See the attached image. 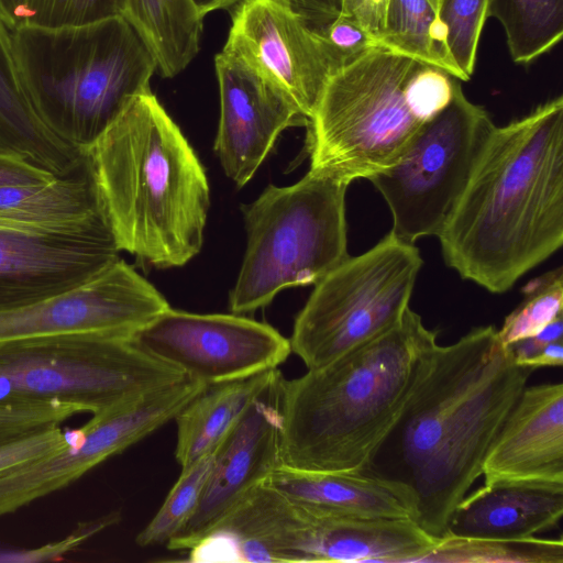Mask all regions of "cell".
<instances>
[{
  "instance_id": "e575fe53",
  "label": "cell",
  "mask_w": 563,
  "mask_h": 563,
  "mask_svg": "<svg viewBox=\"0 0 563 563\" xmlns=\"http://www.w3.org/2000/svg\"><path fill=\"white\" fill-rule=\"evenodd\" d=\"M318 32L350 60L366 49L378 46L358 24L342 15Z\"/></svg>"
},
{
  "instance_id": "74e56055",
  "label": "cell",
  "mask_w": 563,
  "mask_h": 563,
  "mask_svg": "<svg viewBox=\"0 0 563 563\" xmlns=\"http://www.w3.org/2000/svg\"><path fill=\"white\" fill-rule=\"evenodd\" d=\"M312 29L320 31L331 24L341 12L342 0H285Z\"/></svg>"
},
{
  "instance_id": "5bb4252c",
  "label": "cell",
  "mask_w": 563,
  "mask_h": 563,
  "mask_svg": "<svg viewBox=\"0 0 563 563\" xmlns=\"http://www.w3.org/2000/svg\"><path fill=\"white\" fill-rule=\"evenodd\" d=\"M120 252L107 221L65 230L0 213V306L78 286L119 260Z\"/></svg>"
},
{
  "instance_id": "4dcf8cb0",
  "label": "cell",
  "mask_w": 563,
  "mask_h": 563,
  "mask_svg": "<svg viewBox=\"0 0 563 563\" xmlns=\"http://www.w3.org/2000/svg\"><path fill=\"white\" fill-rule=\"evenodd\" d=\"M125 0H25L26 23L43 27L78 26L123 16Z\"/></svg>"
},
{
  "instance_id": "52a82bcc",
  "label": "cell",
  "mask_w": 563,
  "mask_h": 563,
  "mask_svg": "<svg viewBox=\"0 0 563 563\" xmlns=\"http://www.w3.org/2000/svg\"><path fill=\"white\" fill-rule=\"evenodd\" d=\"M347 187L309 169L296 184L269 185L241 207L247 244L229 295L232 313L263 308L285 288L314 285L349 256Z\"/></svg>"
},
{
  "instance_id": "5b68a950",
  "label": "cell",
  "mask_w": 563,
  "mask_h": 563,
  "mask_svg": "<svg viewBox=\"0 0 563 563\" xmlns=\"http://www.w3.org/2000/svg\"><path fill=\"white\" fill-rule=\"evenodd\" d=\"M26 101L38 121L76 148L90 145L139 95L157 63L124 16L11 31Z\"/></svg>"
},
{
  "instance_id": "603a6c76",
  "label": "cell",
  "mask_w": 563,
  "mask_h": 563,
  "mask_svg": "<svg viewBox=\"0 0 563 563\" xmlns=\"http://www.w3.org/2000/svg\"><path fill=\"white\" fill-rule=\"evenodd\" d=\"M0 213L65 230H85L106 221L84 166L43 185L0 187Z\"/></svg>"
},
{
  "instance_id": "ab89813d",
  "label": "cell",
  "mask_w": 563,
  "mask_h": 563,
  "mask_svg": "<svg viewBox=\"0 0 563 563\" xmlns=\"http://www.w3.org/2000/svg\"><path fill=\"white\" fill-rule=\"evenodd\" d=\"M563 364V343L554 341L544 346L539 353L527 360L523 366L534 369L543 366L560 367Z\"/></svg>"
},
{
  "instance_id": "6da1fadb",
  "label": "cell",
  "mask_w": 563,
  "mask_h": 563,
  "mask_svg": "<svg viewBox=\"0 0 563 563\" xmlns=\"http://www.w3.org/2000/svg\"><path fill=\"white\" fill-rule=\"evenodd\" d=\"M534 368L516 363L494 325L422 355L405 407L362 473L406 486L418 526L434 539L450 518Z\"/></svg>"
},
{
  "instance_id": "d6986e66",
  "label": "cell",
  "mask_w": 563,
  "mask_h": 563,
  "mask_svg": "<svg viewBox=\"0 0 563 563\" xmlns=\"http://www.w3.org/2000/svg\"><path fill=\"white\" fill-rule=\"evenodd\" d=\"M563 515V484L494 481L465 495L455 507L448 534L515 540L558 526Z\"/></svg>"
},
{
  "instance_id": "f546056e",
  "label": "cell",
  "mask_w": 563,
  "mask_h": 563,
  "mask_svg": "<svg viewBox=\"0 0 563 563\" xmlns=\"http://www.w3.org/2000/svg\"><path fill=\"white\" fill-rule=\"evenodd\" d=\"M486 11L487 0H440L439 12L446 29L448 48L461 80H468L474 71Z\"/></svg>"
},
{
  "instance_id": "44dd1931",
  "label": "cell",
  "mask_w": 563,
  "mask_h": 563,
  "mask_svg": "<svg viewBox=\"0 0 563 563\" xmlns=\"http://www.w3.org/2000/svg\"><path fill=\"white\" fill-rule=\"evenodd\" d=\"M0 148L66 177L81 168L78 148L45 128L32 112L15 65L11 31L0 18Z\"/></svg>"
},
{
  "instance_id": "9c48e42d",
  "label": "cell",
  "mask_w": 563,
  "mask_h": 563,
  "mask_svg": "<svg viewBox=\"0 0 563 563\" xmlns=\"http://www.w3.org/2000/svg\"><path fill=\"white\" fill-rule=\"evenodd\" d=\"M423 265L419 249L389 232L314 284L295 319L291 352L322 366L399 323Z\"/></svg>"
},
{
  "instance_id": "7a4b0ae2",
  "label": "cell",
  "mask_w": 563,
  "mask_h": 563,
  "mask_svg": "<svg viewBox=\"0 0 563 563\" xmlns=\"http://www.w3.org/2000/svg\"><path fill=\"white\" fill-rule=\"evenodd\" d=\"M445 264L494 294L563 244V97L492 130L438 234Z\"/></svg>"
},
{
  "instance_id": "d590c367",
  "label": "cell",
  "mask_w": 563,
  "mask_h": 563,
  "mask_svg": "<svg viewBox=\"0 0 563 563\" xmlns=\"http://www.w3.org/2000/svg\"><path fill=\"white\" fill-rule=\"evenodd\" d=\"M55 177L22 155L0 148V187L43 185Z\"/></svg>"
},
{
  "instance_id": "ac0fdd59",
  "label": "cell",
  "mask_w": 563,
  "mask_h": 563,
  "mask_svg": "<svg viewBox=\"0 0 563 563\" xmlns=\"http://www.w3.org/2000/svg\"><path fill=\"white\" fill-rule=\"evenodd\" d=\"M484 483L563 484V384L522 390L483 464Z\"/></svg>"
},
{
  "instance_id": "277c9868",
  "label": "cell",
  "mask_w": 563,
  "mask_h": 563,
  "mask_svg": "<svg viewBox=\"0 0 563 563\" xmlns=\"http://www.w3.org/2000/svg\"><path fill=\"white\" fill-rule=\"evenodd\" d=\"M437 336L409 307L399 323L371 341L299 377H283L282 465L365 471L396 424Z\"/></svg>"
},
{
  "instance_id": "4316f807",
  "label": "cell",
  "mask_w": 563,
  "mask_h": 563,
  "mask_svg": "<svg viewBox=\"0 0 563 563\" xmlns=\"http://www.w3.org/2000/svg\"><path fill=\"white\" fill-rule=\"evenodd\" d=\"M420 562L562 563L563 542L536 537L501 540L445 536Z\"/></svg>"
},
{
  "instance_id": "f35d334b",
  "label": "cell",
  "mask_w": 563,
  "mask_h": 563,
  "mask_svg": "<svg viewBox=\"0 0 563 563\" xmlns=\"http://www.w3.org/2000/svg\"><path fill=\"white\" fill-rule=\"evenodd\" d=\"M563 334L562 316L549 323L544 329L532 336H528L509 345L512 356L517 364L523 365L525 362L544 346L554 341H561Z\"/></svg>"
},
{
  "instance_id": "7402d4cb",
  "label": "cell",
  "mask_w": 563,
  "mask_h": 563,
  "mask_svg": "<svg viewBox=\"0 0 563 563\" xmlns=\"http://www.w3.org/2000/svg\"><path fill=\"white\" fill-rule=\"evenodd\" d=\"M278 368L208 385L176 417L175 457L188 467L214 451L252 402L279 376Z\"/></svg>"
},
{
  "instance_id": "9a60e30c",
  "label": "cell",
  "mask_w": 563,
  "mask_h": 563,
  "mask_svg": "<svg viewBox=\"0 0 563 563\" xmlns=\"http://www.w3.org/2000/svg\"><path fill=\"white\" fill-rule=\"evenodd\" d=\"M220 120L214 152L238 186L257 172L279 134L308 119L291 97L255 65L222 49L216 56Z\"/></svg>"
},
{
  "instance_id": "ba28073f",
  "label": "cell",
  "mask_w": 563,
  "mask_h": 563,
  "mask_svg": "<svg viewBox=\"0 0 563 563\" xmlns=\"http://www.w3.org/2000/svg\"><path fill=\"white\" fill-rule=\"evenodd\" d=\"M184 377L129 338L68 333L0 342V404L59 400L96 417Z\"/></svg>"
},
{
  "instance_id": "484cf974",
  "label": "cell",
  "mask_w": 563,
  "mask_h": 563,
  "mask_svg": "<svg viewBox=\"0 0 563 563\" xmlns=\"http://www.w3.org/2000/svg\"><path fill=\"white\" fill-rule=\"evenodd\" d=\"M487 18L504 27L512 60L529 65L563 35V0H487Z\"/></svg>"
},
{
  "instance_id": "2e32d148",
  "label": "cell",
  "mask_w": 563,
  "mask_h": 563,
  "mask_svg": "<svg viewBox=\"0 0 563 563\" xmlns=\"http://www.w3.org/2000/svg\"><path fill=\"white\" fill-rule=\"evenodd\" d=\"M275 379L249 407L216 449L199 503L167 549L189 551L280 462V380Z\"/></svg>"
},
{
  "instance_id": "b9f144b4",
  "label": "cell",
  "mask_w": 563,
  "mask_h": 563,
  "mask_svg": "<svg viewBox=\"0 0 563 563\" xmlns=\"http://www.w3.org/2000/svg\"><path fill=\"white\" fill-rule=\"evenodd\" d=\"M199 11V13L205 18L206 14L219 10L229 8L235 3H239L241 0H191Z\"/></svg>"
},
{
  "instance_id": "7c38bea8",
  "label": "cell",
  "mask_w": 563,
  "mask_h": 563,
  "mask_svg": "<svg viewBox=\"0 0 563 563\" xmlns=\"http://www.w3.org/2000/svg\"><path fill=\"white\" fill-rule=\"evenodd\" d=\"M168 308L165 297L120 257L63 292L0 306V342L68 333L131 339Z\"/></svg>"
},
{
  "instance_id": "8fae6325",
  "label": "cell",
  "mask_w": 563,
  "mask_h": 563,
  "mask_svg": "<svg viewBox=\"0 0 563 563\" xmlns=\"http://www.w3.org/2000/svg\"><path fill=\"white\" fill-rule=\"evenodd\" d=\"M131 340L206 385L278 368L291 353L289 339L267 323L236 313L201 314L170 307Z\"/></svg>"
},
{
  "instance_id": "836d02e7",
  "label": "cell",
  "mask_w": 563,
  "mask_h": 563,
  "mask_svg": "<svg viewBox=\"0 0 563 563\" xmlns=\"http://www.w3.org/2000/svg\"><path fill=\"white\" fill-rule=\"evenodd\" d=\"M120 520V511L108 512L97 519L81 522L67 538L58 542L35 550H27L15 553H1L0 561L33 562L55 560L57 556H62L64 553L79 547L88 538L99 533L108 527L117 525Z\"/></svg>"
},
{
  "instance_id": "1f68e13d",
  "label": "cell",
  "mask_w": 563,
  "mask_h": 563,
  "mask_svg": "<svg viewBox=\"0 0 563 563\" xmlns=\"http://www.w3.org/2000/svg\"><path fill=\"white\" fill-rule=\"evenodd\" d=\"M80 413L75 405L59 400L0 404V443L60 426Z\"/></svg>"
},
{
  "instance_id": "ffe728a7",
  "label": "cell",
  "mask_w": 563,
  "mask_h": 563,
  "mask_svg": "<svg viewBox=\"0 0 563 563\" xmlns=\"http://www.w3.org/2000/svg\"><path fill=\"white\" fill-rule=\"evenodd\" d=\"M264 483L320 512L416 519V501L406 486L362 472H313L280 464Z\"/></svg>"
},
{
  "instance_id": "83f0119b",
  "label": "cell",
  "mask_w": 563,
  "mask_h": 563,
  "mask_svg": "<svg viewBox=\"0 0 563 563\" xmlns=\"http://www.w3.org/2000/svg\"><path fill=\"white\" fill-rule=\"evenodd\" d=\"M214 456L216 450L181 468L178 479L156 515L136 536L135 542L139 547L166 544L183 528L199 503Z\"/></svg>"
},
{
  "instance_id": "4fadbf2b",
  "label": "cell",
  "mask_w": 563,
  "mask_h": 563,
  "mask_svg": "<svg viewBox=\"0 0 563 563\" xmlns=\"http://www.w3.org/2000/svg\"><path fill=\"white\" fill-rule=\"evenodd\" d=\"M223 49L271 77L308 120L331 76L350 62L285 0H241Z\"/></svg>"
},
{
  "instance_id": "3957f363",
  "label": "cell",
  "mask_w": 563,
  "mask_h": 563,
  "mask_svg": "<svg viewBox=\"0 0 563 563\" xmlns=\"http://www.w3.org/2000/svg\"><path fill=\"white\" fill-rule=\"evenodd\" d=\"M79 152L121 251L158 268L183 266L200 252L208 178L151 89Z\"/></svg>"
},
{
  "instance_id": "d4e9b609",
  "label": "cell",
  "mask_w": 563,
  "mask_h": 563,
  "mask_svg": "<svg viewBox=\"0 0 563 563\" xmlns=\"http://www.w3.org/2000/svg\"><path fill=\"white\" fill-rule=\"evenodd\" d=\"M439 10L440 0H390L379 46L441 68L461 80Z\"/></svg>"
},
{
  "instance_id": "8d00e7d4",
  "label": "cell",
  "mask_w": 563,
  "mask_h": 563,
  "mask_svg": "<svg viewBox=\"0 0 563 563\" xmlns=\"http://www.w3.org/2000/svg\"><path fill=\"white\" fill-rule=\"evenodd\" d=\"M390 0H342L340 15L358 24L379 46Z\"/></svg>"
},
{
  "instance_id": "d6a6232c",
  "label": "cell",
  "mask_w": 563,
  "mask_h": 563,
  "mask_svg": "<svg viewBox=\"0 0 563 563\" xmlns=\"http://www.w3.org/2000/svg\"><path fill=\"white\" fill-rule=\"evenodd\" d=\"M68 444V432H65L60 426L0 443V472L59 451Z\"/></svg>"
},
{
  "instance_id": "30bf717a",
  "label": "cell",
  "mask_w": 563,
  "mask_h": 563,
  "mask_svg": "<svg viewBox=\"0 0 563 563\" xmlns=\"http://www.w3.org/2000/svg\"><path fill=\"white\" fill-rule=\"evenodd\" d=\"M494 126L459 81L451 102L420 128L395 164L368 179L390 210V232L413 244L438 236Z\"/></svg>"
},
{
  "instance_id": "f1b7e54d",
  "label": "cell",
  "mask_w": 563,
  "mask_h": 563,
  "mask_svg": "<svg viewBox=\"0 0 563 563\" xmlns=\"http://www.w3.org/2000/svg\"><path fill=\"white\" fill-rule=\"evenodd\" d=\"M525 298L506 318L497 335L505 346L532 336L562 316L563 271L558 267L523 287Z\"/></svg>"
},
{
  "instance_id": "60d3db41",
  "label": "cell",
  "mask_w": 563,
  "mask_h": 563,
  "mask_svg": "<svg viewBox=\"0 0 563 563\" xmlns=\"http://www.w3.org/2000/svg\"><path fill=\"white\" fill-rule=\"evenodd\" d=\"M0 18L10 31L26 23L25 0H0Z\"/></svg>"
},
{
  "instance_id": "e0dca14e",
  "label": "cell",
  "mask_w": 563,
  "mask_h": 563,
  "mask_svg": "<svg viewBox=\"0 0 563 563\" xmlns=\"http://www.w3.org/2000/svg\"><path fill=\"white\" fill-rule=\"evenodd\" d=\"M308 510L262 482L190 550V562H309Z\"/></svg>"
},
{
  "instance_id": "8992f818",
  "label": "cell",
  "mask_w": 563,
  "mask_h": 563,
  "mask_svg": "<svg viewBox=\"0 0 563 563\" xmlns=\"http://www.w3.org/2000/svg\"><path fill=\"white\" fill-rule=\"evenodd\" d=\"M420 64L373 46L332 75L306 125L310 170L350 185L394 165L430 121L408 85Z\"/></svg>"
},
{
  "instance_id": "cb8c5ba5",
  "label": "cell",
  "mask_w": 563,
  "mask_h": 563,
  "mask_svg": "<svg viewBox=\"0 0 563 563\" xmlns=\"http://www.w3.org/2000/svg\"><path fill=\"white\" fill-rule=\"evenodd\" d=\"M123 16L147 45L165 78L181 73L199 51L203 16L191 0H125Z\"/></svg>"
}]
</instances>
